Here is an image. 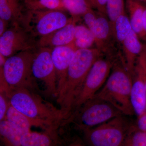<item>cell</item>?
Listing matches in <instances>:
<instances>
[{"label":"cell","mask_w":146,"mask_h":146,"mask_svg":"<svg viewBox=\"0 0 146 146\" xmlns=\"http://www.w3.org/2000/svg\"><path fill=\"white\" fill-rule=\"evenodd\" d=\"M103 55L96 48L78 49L75 52L65 83L56 97L64 121L72 114L76 99L92 65L98 58Z\"/></svg>","instance_id":"cell-1"},{"label":"cell","mask_w":146,"mask_h":146,"mask_svg":"<svg viewBox=\"0 0 146 146\" xmlns=\"http://www.w3.org/2000/svg\"><path fill=\"white\" fill-rule=\"evenodd\" d=\"M5 92L10 104L29 118L59 128L64 121L61 110L39 94L24 87H9Z\"/></svg>","instance_id":"cell-2"},{"label":"cell","mask_w":146,"mask_h":146,"mask_svg":"<svg viewBox=\"0 0 146 146\" xmlns=\"http://www.w3.org/2000/svg\"><path fill=\"white\" fill-rule=\"evenodd\" d=\"M122 59L115 61L104 86L94 97L109 103L123 115L132 116L134 113L131 100L132 77Z\"/></svg>","instance_id":"cell-3"},{"label":"cell","mask_w":146,"mask_h":146,"mask_svg":"<svg viewBox=\"0 0 146 146\" xmlns=\"http://www.w3.org/2000/svg\"><path fill=\"white\" fill-rule=\"evenodd\" d=\"M122 115L109 103L94 97L76 109L62 125L72 123L76 128L83 131Z\"/></svg>","instance_id":"cell-4"},{"label":"cell","mask_w":146,"mask_h":146,"mask_svg":"<svg viewBox=\"0 0 146 146\" xmlns=\"http://www.w3.org/2000/svg\"><path fill=\"white\" fill-rule=\"evenodd\" d=\"M36 49L21 52L7 58L3 67H1L9 87H24L35 91L38 90L32 73L33 63Z\"/></svg>","instance_id":"cell-5"},{"label":"cell","mask_w":146,"mask_h":146,"mask_svg":"<svg viewBox=\"0 0 146 146\" xmlns=\"http://www.w3.org/2000/svg\"><path fill=\"white\" fill-rule=\"evenodd\" d=\"M123 115L103 123L95 127L82 131L87 143L93 146L123 145L133 125Z\"/></svg>","instance_id":"cell-6"},{"label":"cell","mask_w":146,"mask_h":146,"mask_svg":"<svg viewBox=\"0 0 146 146\" xmlns=\"http://www.w3.org/2000/svg\"><path fill=\"white\" fill-rule=\"evenodd\" d=\"M72 19L62 10H26L21 26L35 38L40 37L65 26Z\"/></svg>","instance_id":"cell-7"},{"label":"cell","mask_w":146,"mask_h":146,"mask_svg":"<svg viewBox=\"0 0 146 146\" xmlns=\"http://www.w3.org/2000/svg\"><path fill=\"white\" fill-rule=\"evenodd\" d=\"M116 59V57L102 56L94 62L76 99L72 114L86 101L93 98L101 89L106 82Z\"/></svg>","instance_id":"cell-8"},{"label":"cell","mask_w":146,"mask_h":146,"mask_svg":"<svg viewBox=\"0 0 146 146\" xmlns=\"http://www.w3.org/2000/svg\"><path fill=\"white\" fill-rule=\"evenodd\" d=\"M52 49L38 47L35 52L32 73L35 80L42 82L46 94L56 98L57 94L55 69L52 58Z\"/></svg>","instance_id":"cell-9"},{"label":"cell","mask_w":146,"mask_h":146,"mask_svg":"<svg viewBox=\"0 0 146 146\" xmlns=\"http://www.w3.org/2000/svg\"><path fill=\"white\" fill-rule=\"evenodd\" d=\"M36 41L21 25H11L0 36V54L8 58L21 52L36 49Z\"/></svg>","instance_id":"cell-10"},{"label":"cell","mask_w":146,"mask_h":146,"mask_svg":"<svg viewBox=\"0 0 146 146\" xmlns=\"http://www.w3.org/2000/svg\"><path fill=\"white\" fill-rule=\"evenodd\" d=\"M136 63L133 75L135 77L134 80H132L131 100L134 113L139 117L146 110V46H144Z\"/></svg>","instance_id":"cell-11"},{"label":"cell","mask_w":146,"mask_h":146,"mask_svg":"<svg viewBox=\"0 0 146 146\" xmlns=\"http://www.w3.org/2000/svg\"><path fill=\"white\" fill-rule=\"evenodd\" d=\"M93 33L96 48L105 56L116 57L119 47L110 23L106 15L98 12Z\"/></svg>","instance_id":"cell-12"},{"label":"cell","mask_w":146,"mask_h":146,"mask_svg":"<svg viewBox=\"0 0 146 146\" xmlns=\"http://www.w3.org/2000/svg\"><path fill=\"white\" fill-rule=\"evenodd\" d=\"M77 49L73 43L70 44L55 47L52 50V58L56 73L57 96L65 83L69 66Z\"/></svg>","instance_id":"cell-13"},{"label":"cell","mask_w":146,"mask_h":146,"mask_svg":"<svg viewBox=\"0 0 146 146\" xmlns=\"http://www.w3.org/2000/svg\"><path fill=\"white\" fill-rule=\"evenodd\" d=\"M78 18L72 17V21L65 26L39 37L36 41L37 48L48 47L52 49L74 43L76 23Z\"/></svg>","instance_id":"cell-14"},{"label":"cell","mask_w":146,"mask_h":146,"mask_svg":"<svg viewBox=\"0 0 146 146\" xmlns=\"http://www.w3.org/2000/svg\"><path fill=\"white\" fill-rule=\"evenodd\" d=\"M121 46L126 68L133 78L136 60L144 46L139 40V36L132 29L123 42Z\"/></svg>","instance_id":"cell-15"},{"label":"cell","mask_w":146,"mask_h":146,"mask_svg":"<svg viewBox=\"0 0 146 146\" xmlns=\"http://www.w3.org/2000/svg\"><path fill=\"white\" fill-rule=\"evenodd\" d=\"M58 129L44 131L43 132H33L30 131L24 133L21 138V146H50L63 145L64 141L58 133Z\"/></svg>","instance_id":"cell-16"},{"label":"cell","mask_w":146,"mask_h":146,"mask_svg":"<svg viewBox=\"0 0 146 146\" xmlns=\"http://www.w3.org/2000/svg\"><path fill=\"white\" fill-rule=\"evenodd\" d=\"M5 119L15 125L24 133L30 131L31 128L33 126L40 127L44 131L57 129L45 123L29 118L18 111L10 104L7 111Z\"/></svg>","instance_id":"cell-17"},{"label":"cell","mask_w":146,"mask_h":146,"mask_svg":"<svg viewBox=\"0 0 146 146\" xmlns=\"http://www.w3.org/2000/svg\"><path fill=\"white\" fill-rule=\"evenodd\" d=\"M22 0H0V18L11 25H21L26 9Z\"/></svg>","instance_id":"cell-18"},{"label":"cell","mask_w":146,"mask_h":146,"mask_svg":"<svg viewBox=\"0 0 146 146\" xmlns=\"http://www.w3.org/2000/svg\"><path fill=\"white\" fill-rule=\"evenodd\" d=\"M126 6L129 13L132 30L139 37L146 39V32L143 24V16L145 7L140 1L127 0Z\"/></svg>","instance_id":"cell-19"},{"label":"cell","mask_w":146,"mask_h":146,"mask_svg":"<svg viewBox=\"0 0 146 146\" xmlns=\"http://www.w3.org/2000/svg\"><path fill=\"white\" fill-rule=\"evenodd\" d=\"M24 132L12 123L4 119L0 121V134L3 143L7 146H21Z\"/></svg>","instance_id":"cell-20"},{"label":"cell","mask_w":146,"mask_h":146,"mask_svg":"<svg viewBox=\"0 0 146 146\" xmlns=\"http://www.w3.org/2000/svg\"><path fill=\"white\" fill-rule=\"evenodd\" d=\"M74 43L77 49L90 48L95 44L94 33L87 26L76 25Z\"/></svg>","instance_id":"cell-21"},{"label":"cell","mask_w":146,"mask_h":146,"mask_svg":"<svg viewBox=\"0 0 146 146\" xmlns=\"http://www.w3.org/2000/svg\"><path fill=\"white\" fill-rule=\"evenodd\" d=\"M26 10L57 9L64 11L62 0H22Z\"/></svg>","instance_id":"cell-22"},{"label":"cell","mask_w":146,"mask_h":146,"mask_svg":"<svg viewBox=\"0 0 146 146\" xmlns=\"http://www.w3.org/2000/svg\"><path fill=\"white\" fill-rule=\"evenodd\" d=\"M62 2L65 10L73 17L83 16L93 7L89 0H62Z\"/></svg>","instance_id":"cell-23"},{"label":"cell","mask_w":146,"mask_h":146,"mask_svg":"<svg viewBox=\"0 0 146 146\" xmlns=\"http://www.w3.org/2000/svg\"><path fill=\"white\" fill-rule=\"evenodd\" d=\"M130 20L125 12L117 18L114 27V33L119 44H122L132 30Z\"/></svg>","instance_id":"cell-24"},{"label":"cell","mask_w":146,"mask_h":146,"mask_svg":"<svg viewBox=\"0 0 146 146\" xmlns=\"http://www.w3.org/2000/svg\"><path fill=\"white\" fill-rule=\"evenodd\" d=\"M125 7L124 0H107L106 15L110 23L113 33L116 20L120 15L125 12Z\"/></svg>","instance_id":"cell-25"},{"label":"cell","mask_w":146,"mask_h":146,"mask_svg":"<svg viewBox=\"0 0 146 146\" xmlns=\"http://www.w3.org/2000/svg\"><path fill=\"white\" fill-rule=\"evenodd\" d=\"M123 146H146V132L139 129L136 130L132 127Z\"/></svg>","instance_id":"cell-26"},{"label":"cell","mask_w":146,"mask_h":146,"mask_svg":"<svg viewBox=\"0 0 146 146\" xmlns=\"http://www.w3.org/2000/svg\"><path fill=\"white\" fill-rule=\"evenodd\" d=\"M10 105L8 98L4 91H0V121L4 120Z\"/></svg>","instance_id":"cell-27"},{"label":"cell","mask_w":146,"mask_h":146,"mask_svg":"<svg viewBox=\"0 0 146 146\" xmlns=\"http://www.w3.org/2000/svg\"><path fill=\"white\" fill-rule=\"evenodd\" d=\"M83 17L86 26L91 31H93L96 22L98 15L92 9L85 13Z\"/></svg>","instance_id":"cell-28"},{"label":"cell","mask_w":146,"mask_h":146,"mask_svg":"<svg viewBox=\"0 0 146 146\" xmlns=\"http://www.w3.org/2000/svg\"><path fill=\"white\" fill-rule=\"evenodd\" d=\"M93 7L96 9L98 12L106 15L107 0H89Z\"/></svg>","instance_id":"cell-29"},{"label":"cell","mask_w":146,"mask_h":146,"mask_svg":"<svg viewBox=\"0 0 146 146\" xmlns=\"http://www.w3.org/2000/svg\"><path fill=\"white\" fill-rule=\"evenodd\" d=\"M137 125L138 129L146 132V113L138 117Z\"/></svg>","instance_id":"cell-30"},{"label":"cell","mask_w":146,"mask_h":146,"mask_svg":"<svg viewBox=\"0 0 146 146\" xmlns=\"http://www.w3.org/2000/svg\"><path fill=\"white\" fill-rule=\"evenodd\" d=\"M9 23L8 21L0 18V36L2 35L8 29V25Z\"/></svg>","instance_id":"cell-31"},{"label":"cell","mask_w":146,"mask_h":146,"mask_svg":"<svg viewBox=\"0 0 146 146\" xmlns=\"http://www.w3.org/2000/svg\"><path fill=\"white\" fill-rule=\"evenodd\" d=\"M7 58L0 54V67H3Z\"/></svg>","instance_id":"cell-32"},{"label":"cell","mask_w":146,"mask_h":146,"mask_svg":"<svg viewBox=\"0 0 146 146\" xmlns=\"http://www.w3.org/2000/svg\"><path fill=\"white\" fill-rule=\"evenodd\" d=\"M143 24L144 29L146 32V8L145 9L143 14Z\"/></svg>","instance_id":"cell-33"},{"label":"cell","mask_w":146,"mask_h":146,"mask_svg":"<svg viewBox=\"0 0 146 146\" xmlns=\"http://www.w3.org/2000/svg\"><path fill=\"white\" fill-rule=\"evenodd\" d=\"M136 1H145L146 0H136Z\"/></svg>","instance_id":"cell-34"},{"label":"cell","mask_w":146,"mask_h":146,"mask_svg":"<svg viewBox=\"0 0 146 146\" xmlns=\"http://www.w3.org/2000/svg\"><path fill=\"white\" fill-rule=\"evenodd\" d=\"M145 87H146V84H145Z\"/></svg>","instance_id":"cell-35"},{"label":"cell","mask_w":146,"mask_h":146,"mask_svg":"<svg viewBox=\"0 0 146 146\" xmlns=\"http://www.w3.org/2000/svg\"><path fill=\"white\" fill-rule=\"evenodd\" d=\"M145 1L146 2V1Z\"/></svg>","instance_id":"cell-36"}]
</instances>
